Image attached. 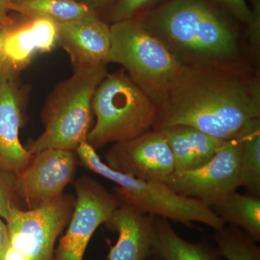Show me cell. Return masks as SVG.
Masks as SVG:
<instances>
[{
  "label": "cell",
  "instance_id": "6da1fadb",
  "mask_svg": "<svg viewBox=\"0 0 260 260\" xmlns=\"http://www.w3.org/2000/svg\"><path fill=\"white\" fill-rule=\"evenodd\" d=\"M260 118L259 75L241 61L183 64L153 129L189 126L223 140Z\"/></svg>",
  "mask_w": 260,
  "mask_h": 260
},
{
  "label": "cell",
  "instance_id": "7a4b0ae2",
  "mask_svg": "<svg viewBox=\"0 0 260 260\" xmlns=\"http://www.w3.org/2000/svg\"><path fill=\"white\" fill-rule=\"evenodd\" d=\"M138 19L182 64L240 61L237 32L208 0H167Z\"/></svg>",
  "mask_w": 260,
  "mask_h": 260
},
{
  "label": "cell",
  "instance_id": "3957f363",
  "mask_svg": "<svg viewBox=\"0 0 260 260\" xmlns=\"http://www.w3.org/2000/svg\"><path fill=\"white\" fill-rule=\"evenodd\" d=\"M75 153L86 169L115 183L113 194L120 205L187 227L200 223L218 231L225 225L208 205L177 194L164 182L141 180L113 170L101 160L96 150L87 141L80 143Z\"/></svg>",
  "mask_w": 260,
  "mask_h": 260
},
{
  "label": "cell",
  "instance_id": "277c9868",
  "mask_svg": "<svg viewBox=\"0 0 260 260\" xmlns=\"http://www.w3.org/2000/svg\"><path fill=\"white\" fill-rule=\"evenodd\" d=\"M107 74V64L74 70L49 94L42 112L44 130L28 145L31 154L48 149L75 151L86 141L91 129L92 99L95 89Z\"/></svg>",
  "mask_w": 260,
  "mask_h": 260
},
{
  "label": "cell",
  "instance_id": "5b68a950",
  "mask_svg": "<svg viewBox=\"0 0 260 260\" xmlns=\"http://www.w3.org/2000/svg\"><path fill=\"white\" fill-rule=\"evenodd\" d=\"M104 62L120 64L157 107L164 104L182 64L139 19L112 23Z\"/></svg>",
  "mask_w": 260,
  "mask_h": 260
},
{
  "label": "cell",
  "instance_id": "8992f818",
  "mask_svg": "<svg viewBox=\"0 0 260 260\" xmlns=\"http://www.w3.org/2000/svg\"><path fill=\"white\" fill-rule=\"evenodd\" d=\"M158 108L126 72L107 73L93 94L96 120L86 141L96 150L144 134L153 129Z\"/></svg>",
  "mask_w": 260,
  "mask_h": 260
},
{
  "label": "cell",
  "instance_id": "52a82bcc",
  "mask_svg": "<svg viewBox=\"0 0 260 260\" xmlns=\"http://www.w3.org/2000/svg\"><path fill=\"white\" fill-rule=\"evenodd\" d=\"M75 198L61 194L37 209L13 205L7 219L10 246L27 260H52L56 239L69 223Z\"/></svg>",
  "mask_w": 260,
  "mask_h": 260
},
{
  "label": "cell",
  "instance_id": "ba28073f",
  "mask_svg": "<svg viewBox=\"0 0 260 260\" xmlns=\"http://www.w3.org/2000/svg\"><path fill=\"white\" fill-rule=\"evenodd\" d=\"M239 135L228 140L209 162L198 169L175 171L164 183L181 196L200 200L211 206L240 187Z\"/></svg>",
  "mask_w": 260,
  "mask_h": 260
},
{
  "label": "cell",
  "instance_id": "9c48e42d",
  "mask_svg": "<svg viewBox=\"0 0 260 260\" xmlns=\"http://www.w3.org/2000/svg\"><path fill=\"white\" fill-rule=\"evenodd\" d=\"M75 186L76 198L69 226L52 260H83L94 233L120 206L114 194L90 178H80Z\"/></svg>",
  "mask_w": 260,
  "mask_h": 260
},
{
  "label": "cell",
  "instance_id": "30bf717a",
  "mask_svg": "<svg viewBox=\"0 0 260 260\" xmlns=\"http://www.w3.org/2000/svg\"><path fill=\"white\" fill-rule=\"evenodd\" d=\"M78 158L75 151L48 149L32 155L23 170L15 174V194L28 210L37 209L63 194L73 181Z\"/></svg>",
  "mask_w": 260,
  "mask_h": 260
},
{
  "label": "cell",
  "instance_id": "8fae6325",
  "mask_svg": "<svg viewBox=\"0 0 260 260\" xmlns=\"http://www.w3.org/2000/svg\"><path fill=\"white\" fill-rule=\"evenodd\" d=\"M105 159L113 170L141 180L164 182L175 172L172 150L160 130L113 143Z\"/></svg>",
  "mask_w": 260,
  "mask_h": 260
},
{
  "label": "cell",
  "instance_id": "7c38bea8",
  "mask_svg": "<svg viewBox=\"0 0 260 260\" xmlns=\"http://www.w3.org/2000/svg\"><path fill=\"white\" fill-rule=\"evenodd\" d=\"M13 75L0 73V169L15 175L28 165L32 155L19 138L23 106Z\"/></svg>",
  "mask_w": 260,
  "mask_h": 260
},
{
  "label": "cell",
  "instance_id": "4fadbf2b",
  "mask_svg": "<svg viewBox=\"0 0 260 260\" xmlns=\"http://www.w3.org/2000/svg\"><path fill=\"white\" fill-rule=\"evenodd\" d=\"M57 45V24L47 18H26L14 23L5 39L0 73L25 69L36 55Z\"/></svg>",
  "mask_w": 260,
  "mask_h": 260
},
{
  "label": "cell",
  "instance_id": "5bb4252c",
  "mask_svg": "<svg viewBox=\"0 0 260 260\" xmlns=\"http://www.w3.org/2000/svg\"><path fill=\"white\" fill-rule=\"evenodd\" d=\"M57 45L68 53L74 70L105 63L111 47L110 25L99 16L57 24Z\"/></svg>",
  "mask_w": 260,
  "mask_h": 260
},
{
  "label": "cell",
  "instance_id": "9a60e30c",
  "mask_svg": "<svg viewBox=\"0 0 260 260\" xmlns=\"http://www.w3.org/2000/svg\"><path fill=\"white\" fill-rule=\"evenodd\" d=\"M106 224L118 234L117 242L111 246L108 259L147 260L152 255L154 215L120 205Z\"/></svg>",
  "mask_w": 260,
  "mask_h": 260
},
{
  "label": "cell",
  "instance_id": "2e32d148",
  "mask_svg": "<svg viewBox=\"0 0 260 260\" xmlns=\"http://www.w3.org/2000/svg\"><path fill=\"white\" fill-rule=\"evenodd\" d=\"M160 130L172 150L177 172L205 165L228 141L189 126H174Z\"/></svg>",
  "mask_w": 260,
  "mask_h": 260
},
{
  "label": "cell",
  "instance_id": "e0dca14e",
  "mask_svg": "<svg viewBox=\"0 0 260 260\" xmlns=\"http://www.w3.org/2000/svg\"><path fill=\"white\" fill-rule=\"evenodd\" d=\"M152 255L162 260H219L218 249L182 239L167 219L154 216Z\"/></svg>",
  "mask_w": 260,
  "mask_h": 260
},
{
  "label": "cell",
  "instance_id": "ac0fdd59",
  "mask_svg": "<svg viewBox=\"0 0 260 260\" xmlns=\"http://www.w3.org/2000/svg\"><path fill=\"white\" fill-rule=\"evenodd\" d=\"M210 208L224 223L242 229L259 242L260 197L233 191Z\"/></svg>",
  "mask_w": 260,
  "mask_h": 260
},
{
  "label": "cell",
  "instance_id": "d6986e66",
  "mask_svg": "<svg viewBox=\"0 0 260 260\" xmlns=\"http://www.w3.org/2000/svg\"><path fill=\"white\" fill-rule=\"evenodd\" d=\"M10 8L26 18H47L56 24L99 16L91 8L77 0H20L10 4Z\"/></svg>",
  "mask_w": 260,
  "mask_h": 260
},
{
  "label": "cell",
  "instance_id": "ffe728a7",
  "mask_svg": "<svg viewBox=\"0 0 260 260\" xmlns=\"http://www.w3.org/2000/svg\"><path fill=\"white\" fill-rule=\"evenodd\" d=\"M242 144L239 183L249 194L260 197V118L251 119L239 134Z\"/></svg>",
  "mask_w": 260,
  "mask_h": 260
},
{
  "label": "cell",
  "instance_id": "44dd1931",
  "mask_svg": "<svg viewBox=\"0 0 260 260\" xmlns=\"http://www.w3.org/2000/svg\"><path fill=\"white\" fill-rule=\"evenodd\" d=\"M213 239L220 256L227 260H260V248L249 234L230 225L215 231Z\"/></svg>",
  "mask_w": 260,
  "mask_h": 260
},
{
  "label": "cell",
  "instance_id": "7402d4cb",
  "mask_svg": "<svg viewBox=\"0 0 260 260\" xmlns=\"http://www.w3.org/2000/svg\"><path fill=\"white\" fill-rule=\"evenodd\" d=\"M161 0H114L109 12L112 23L138 19L153 9Z\"/></svg>",
  "mask_w": 260,
  "mask_h": 260
},
{
  "label": "cell",
  "instance_id": "603a6c76",
  "mask_svg": "<svg viewBox=\"0 0 260 260\" xmlns=\"http://www.w3.org/2000/svg\"><path fill=\"white\" fill-rule=\"evenodd\" d=\"M15 175L0 169V217L6 220L14 204Z\"/></svg>",
  "mask_w": 260,
  "mask_h": 260
},
{
  "label": "cell",
  "instance_id": "cb8c5ba5",
  "mask_svg": "<svg viewBox=\"0 0 260 260\" xmlns=\"http://www.w3.org/2000/svg\"><path fill=\"white\" fill-rule=\"evenodd\" d=\"M212 4L222 7L238 20L249 25L252 19L251 10L246 0H208Z\"/></svg>",
  "mask_w": 260,
  "mask_h": 260
},
{
  "label": "cell",
  "instance_id": "d4e9b609",
  "mask_svg": "<svg viewBox=\"0 0 260 260\" xmlns=\"http://www.w3.org/2000/svg\"><path fill=\"white\" fill-rule=\"evenodd\" d=\"M252 19L249 27L251 47L256 59L259 57L260 47V0H252Z\"/></svg>",
  "mask_w": 260,
  "mask_h": 260
},
{
  "label": "cell",
  "instance_id": "484cf974",
  "mask_svg": "<svg viewBox=\"0 0 260 260\" xmlns=\"http://www.w3.org/2000/svg\"><path fill=\"white\" fill-rule=\"evenodd\" d=\"M10 244L9 233L7 224L0 217V260H4L5 254Z\"/></svg>",
  "mask_w": 260,
  "mask_h": 260
},
{
  "label": "cell",
  "instance_id": "4316f807",
  "mask_svg": "<svg viewBox=\"0 0 260 260\" xmlns=\"http://www.w3.org/2000/svg\"><path fill=\"white\" fill-rule=\"evenodd\" d=\"M10 11L12 10L10 2L8 0H0V25L6 26L15 23L13 19L10 18Z\"/></svg>",
  "mask_w": 260,
  "mask_h": 260
},
{
  "label": "cell",
  "instance_id": "83f0119b",
  "mask_svg": "<svg viewBox=\"0 0 260 260\" xmlns=\"http://www.w3.org/2000/svg\"><path fill=\"white\" fill-rule=\"evenodd\" d=\"M79 2L87 5L97 13L98 10H103L111 8L114 0H79Z\"/></svg>",
  "mask_w": 260,
  "mask_h": 260
},
{
  "label": "cell",
  "instance_id": "f1b7e54d",
  "mask_svg": "<svg viewBox=\"0 0 260 260\" xmlns=\"http://www.w3.org/2000/svg\"><path fill=\"white\" fill-rule=\"evenodd\" d=\"M13 24L8 25V26H5V28L0 31V70H1L2 64H3V49H4L5 39H6L7 37H8Z\"/></svg>",
  "mask_w": 260,
  "mask_h": 260
},
{
  "label": "cell",
  "instance_id": "f546056e",
  "mask_svg": "<svg viewBox=\"0 0 260 260\" xmlns=\"http://www.w3.org/2000/svg\"><path fill=\"white\" fill-rule=\"evenodd\" d=\"M147 260H162V259H160V258L158 257V256L151 255Z\"/></svg>",
  "mask_w": 260,
  "mask_h": 260
},
{
  "label": "cell",
  "instance_id": "4dcf8cb0",
  "mask_svg": "<svg viewBox=\"0 0 260 260\" xmlns=\"http://www.w3.org/2000/svg\"><path fill=\"white\" fill-rule=\"evenodd\" d=\"M10 2V4H13V3H17V2L20 1V0H8Z\"/></svg>",
  "mask_w": 260,
  "mask_h": 260
},
{
  "label": "cell",
  "instance_id": "1f68e13d",
  "mask_svg": "<svg viewBox=\"0 0 260 260\" xmlns=\"http://www.w3.org/2000/svg\"><path fill=\"white\" fill-rule=\"evenodd\" d=\"M6 26H8V25H6ZM5 27V25H0V31H1V30H3V29Z\"/></svg>",
  "mask_w": 260,
  "mask_h": 260
}]
</instances>
